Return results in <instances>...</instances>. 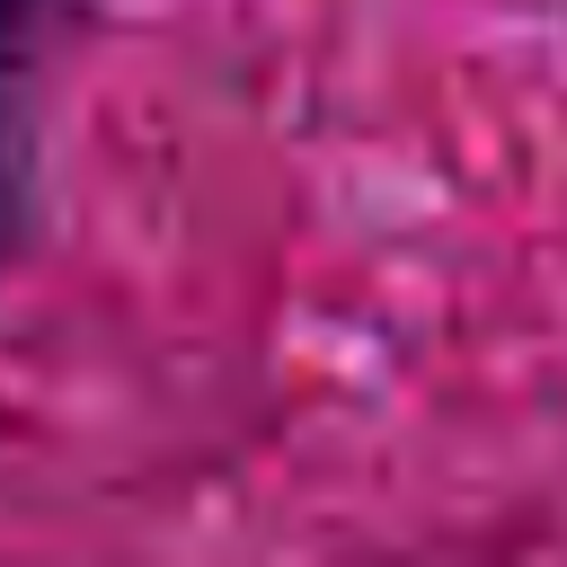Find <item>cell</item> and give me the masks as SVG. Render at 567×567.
<instances>
[{
  "label": "cell",
  "mask_w": 567,
  "mask_h": 567,
  "mask_svg": "<svg viewBox=\"0 0 567 567\" xmlns=\"http://www.w3.org/2000/svg\"><path fill=\"white\" fill-rule=\"evenodd\" d=\"M71 0H0V266L44 221V44Z\"/></svg>",
  "instance_id": "6da1fadb"
}]
</instances>
